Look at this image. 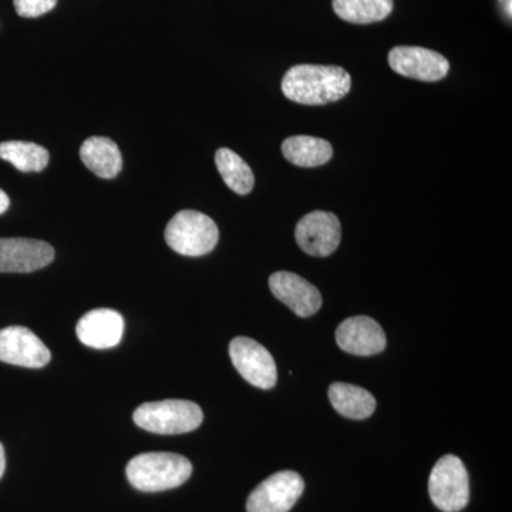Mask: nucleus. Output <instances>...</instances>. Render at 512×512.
Instances as JSON below:
<instances>
[{"mask_svg":"<svg viewBox=\"0 0 512 512\" xmlns=\"http://www.w3.org/2000/svg\"><path fill=\"white\" fill-rule=\"evenodd\" d=\"M128 481L143 493H160L187 483L192 474L188 458L174 453H144L131 458Z\"/></svg>","mask_w":512,"mask_h":512,"instance_id":"obj_2","label":"nucleus"},{"mask_svg":"<svg viewBox=\"0 0 512 512\" xmlns=\"http://www.w3.org/2000/svg\"><path fill=\"white\" fill-rule=\"evenodd\" d=\"M134 423L150 433H190L198 429L204 420L201 407L190 400H163L141 404L133 414Z\"/></svg>","mask_w":512,"mask_h":512,"instance_id":"obj_3","label":"nucleus"},{"mask_svg":"<svg viewBox=\"0 0 512 512\" xmlns=\"http://www.w3.org/2000/svg\"><path fill=\"white\" fill-rule=\"evenodd\" d=\"M13 5L22 18H39L55 9L57 0H13Z\"/></svg>","mask_w":512,"mask_h":512,"instance_id":"obj_21","label":"nucleus"},{"mask_svg":"<svg viewBox=\"0 0 512 512\" xmlns=\"http://www.w3.org/2000/svg\"><path fill=\"white\" fill-rule=\"evenodd\" d=\"M83 164L97 177L111 180L120 174L123 157L117 144L107 137H90L80 148Z\"/></svg>","mask_w":512,"mask_h":512,"instance_id":"obj_15","label":"nucleus"},{"mask_svg":"<svg viewBox=\"0 0 512 512\" xmlns=\"http://www.w3.org/2000/svg\"><path fill=\"white\" fill-rule=\"evenodd\" d=\"M504 8H505V12L508 13V16H511V0H505L504 2Z\"/></svg>","mask_w":512,"mask_h":512,"instance_id":"obj_24","label":"nucleus"},{"mask_svg":"<svg viewBox=\"0 0 512 512\" xmlns=\"http://www.w3.org/2000/svg\"><path fill=\"white\" fill-rule=\"evenodd\" d=\"M6 468V457H5V448H3L2 443H0V478L5 474Z\"/></svg>","mask_w":512,"mask_h":512,"instance_id":"obj_23","label":"nucleus"},{"mask_svg":"<svg viewBox=\"0 0 512 512\" xmlns=\"http://www.w3.org/2000/svg\"><path fill=\"white\" fill-rule=\"evenodd\" d=\"M329 400L333 409L348 419H367L376 410V399L373 394L353 384L333 383L329 387Z\"/></svg>","mask_w":512,"mask_h":512,"instance_id":"obj_16","label":"nucleus"},{"mask_svg":"<svg viewBox=\"0 0 512 512\" xmlns=\"http://www.w3.org/2000/svg\"><path fill=\"white\" fill-rule=\"evenodd\" d=\"M55 259V249L45 241L30 238H0V272L29 274Z\"/></svg>","mask_w":512,"mask_h":512,"instance_id":"obj_10","label":"nucleus"},{"mask_svg":"<svg viewBox=\"0 0 512 512\" xmlns=\"http://www.w3.org/2000/svg\"><path fill=\"white\" fill-rule=\"evenodd\" d=\"M269 288L278 301L285 303L295 315L309 318L322 306L319 289L302 276L279 271L269 278Z\"/></svg>","mask_w":512,"mask_h":512,"instance_id":"obj_13","label":"nucleus"},{"mask_svg":"<svg viewBox=\"0 0 512 512\" xmlns=\"http://www.w3.org/2000/svg\"><path fill=\"white\" fill-rule=\"evenodd\" d=\"M295 237L305 254L325 258L338 249L342 228L332 212L313 211L298 222Z\"/></svg>","mask_w":512,"mask_h":512,"instance_id":"obj_8","label":"nucleus"},{"mask_svg":"<svg viewBox=\"0 0 512 512\" xmlns=\"http://www.w3.org/2000/svg\"><path fill=\"white\" fill-rule=\"evenodd\" d=\"M393 0H333L340 19L355 25L382 22L393 12Z\"/></svg>","mask_w":512,"mask_h":512,"instance_id":"obj_18","label":"nucleus"},{"mask_svg":"<svg viewBox=\"0 0 512 512\" xmlns=\"http://www.w3.org/2000/svg\"><path fill=\"white\" fill-rule=\"evenodd\" d=\"M52 353L32 330L23 326L0 329V362L28 369L45 367Z\"/></svg>","mask_w":512,"mask_h":512,"instance_id":"obj_11","label":"nucleus"},{"mask_svg":"<svg viewBox=\"0 0 512 512\" xmlns=\"http://www.w3.org/2000/svg\"><path fill=\"white\" fill-rule=\"evenodd\" d=\"M305 490L303 478L295 471H279L266 478L252 491L247 501L248 512H289Z\"/></svg>","mask_w":512,"mask_h":512,"instance_id":"obj_6","label":"nucleus"},{"mask_svg":"<svg viewBox=\"0 0 512 512\" xmlns=\"http://www.w3.org/2000/svg\"><path fill=\"white\" fill-rule=\"evenodd\" d=\"M339 348L356 356H372L386 349V335L375 319L353 316L343 320L336 329Z\"/></svg>","mask_w":512,"mask_h":512,"instance_id":"obj_12","label":"nucleus"},{"mask_svg":"<svg viewBox=\"0 0 512 512\" xmlns=\"http://www.w3.org/2000/svg\"><path fill=\"white\" fill-rule=\"evenodd\" d=\"M0 158L22 173H40L49 164L50 154L45 147L28 141L0 143Z\"/></svg>","mask_w":512,"mask_h":512,"instance_id":"obj_19","label":"nucleus"},{"mask_svg":"<svg viewBox=\"0 0 512 512\" xmlns=\"http://www.w3.org/2000/svg\"><path fill=\"white\" fill-rule=\"evenodd\" d=\"M9 205L10 200L8 194H6L5 191L0 190V214H3V212L8 211Z\"/></svg>","mask_w":512,"mask_h":512,"instance_id":"obj_22","label":"nucleus"},{"mask_svg":"<svg viewBox=\"0 0 512 512\" xmlns=\"http://www.w3.org/2000/svg\"><path fill=\"white\" fill-rule=\"evenodd\" d=\"M431 501L443 512H460L470 501V477L463 461L453 454L441 457L430 474Z\"/></svg>","mask_w":512,"mask_h":512,"instance_id":"obj_5","label":"nucleus"},{"mask_svg":"<svg viewBox=\"0 0 512 512\" xmlns=\"http://www.w3.org/2000/svg\"><path fill=\"white\" fill-rule=\"evenodd\" d=\"M389 64L393 72L420 82H439L450 70L446 57L417 46L394 47L389 53Z\"/></svg>","mask_w":512,"mask_h":512,"instance_id":"obj_9","label":"nucleus"},{"mask_svg":"<svg viewBox=\"0 0 512 512\" xmlns=\"http://www.w3.org/2000/svg\"><path fill=\"white\" fill-rule=\"evenodd\" d=\"M220 231L217 224L202 212L185 210L175 214L165 228L168 247L184 256L210 254L217 247Z\"/></svg>","mask_w":512,"mask_h":512,"instance_id":"obj_4","label":"nucleus"},{"mask_svg":"<svg viewBox=\"0 0 512 512\" xmlns=\"http://www.w3.org/2000/svg\"><path fill=\"white\" fill-rule=\"evenodd\" d=\"M124 332V319L113 309H94L77 323V338L93 349H110L119 345Z\"/></svg>","mask_w":512,"mask_h":512,"instance_id":"obj_14","label":"nucleus"},{"mask_svg":"<svg viewBox=\"0 0 512 512\" xmlns=\"http://www.w3.org/2000/svg\"><path fill=\"white\" fill-rule=\"evenodd\" d=\"M215 164L220 171L222 180L239 195H247L255 185L251 167L229 148H220L215 154Z\"/></svg>","mask_w":512,"mask_h":512,"instance_id":"obj_20","label":"nucleus"},{"mask_svg":"<svg viewBox=\"0 0 512 512\" xmlns=\"http://www.w3.org/2000/svg\"><path fill=\"white\" fill-rule=\"evenodd\" d=\"M282 154L289 163L302 168H315L329 163L333 147L323 138L293 136L282 144Z\"/></svg>","mask_w":512,"mask_h":512,"instance_id":"obj_17","label":"nucleus"},{"mask_svg":"<svg viewBox=\"0 0 512 512\" xmlns=\"http://www.w3.org/2000/svg\"><path fill=\"white\" fill-rule=\"evenodd\" d=\"M229 356L239 375L258 389H272L278 380L274 357L261 343L249 338H235L229 345Z\"/></svg>","mask_w":512,"mask_h":512,"instance_id":"obj_7","label":"nucleus"},{"mask_svg":"<svg viewBox=\"0 0 512 512\" xmlns=\"http://www.w3.org/2000/svg\"><path fill=\"white\" fill-rule=\"evenodd\" d=\"M350 74L343 67L298 64L286 72L282 92L286 99L305 106H323L348 96Z\"/></svg>","mask_w":512,"mask_h":512,"instance_id":"obj_1","label":"nucleus"}]
</instances>
